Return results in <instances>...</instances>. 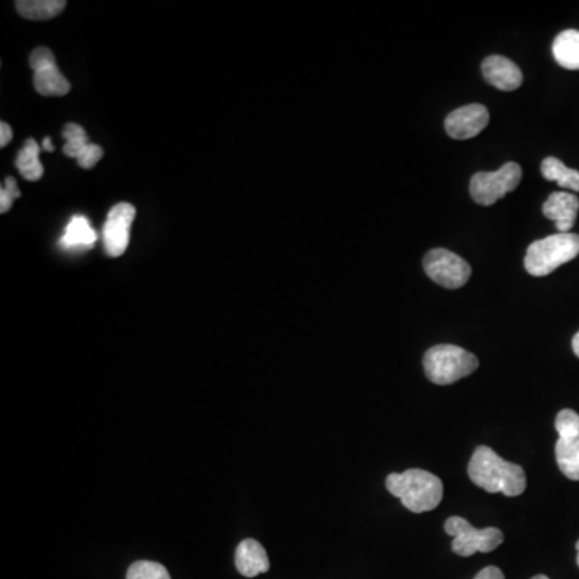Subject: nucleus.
<instances>
[{
    "instance_id": "nucleus-21",
    "label": "nucleus",
    "mask_w": 579,
    "mask_h": 579,
    "mask_svg": "<svg viewBox=\"0 0 579 579\" xmlns=\"http://www.w3.org/2000/svg\"><path fill=\"white\" fill-rule=\"evenodd\" d=\"M126 579H171V576L161 563L139 560L129 567Z\"/></svg>"
},
{
    "instance_id": "nucleus-2",
    "label": "nucleus",
    "mask_w": 579,
    "mask_h": 579,
    "mask_svg": "<svg viewBox=\"0 0 579 579\" xmlns=\"http://www.w3.org/2000/svg\"><path fill=\"white\" fill-rule=\"evenodd\" d=\"M386 489L414 514L430 512L443 501V481L427 470L391 473L386 477Z\"/></svg>"
},
{
    "instance_id": "nucleus-14",
    "label": "nucleus",
    "mask_w": 579,
    "mask_h": 579,
    "mask_svg": "<svg viewBox=\"0 0 579 579\" xmlns=\"http://www.w3.org/2000/svg\"><path fill=\"white\" fill-rule=\"evenodd\" d=\"M95 240H97V232L92 229L89 219L84 216H74L66 226L60 245L65 250H86V248L94 247Z\"/></svg>"
},
{
    "instance_id": "nucleus-26",
    "label": "nucleus",
    "mask_w": 579,
    "mask_h": 579,
    "mask_svg": "<svg viewBox=\"0 0 579 579\" xmlns=\"http://www.w3.org/2000/svg\"><path fill=\"white\" fill-rule=\"evenodd\" d=\"M13 198L10 197L7 190H0V213L5 214L12 208Z\"/></svg>"
},
{
    "instance_id": "nucleus-30",
    "label": "nucleus",
    "mask_w": 579,
    "mask_h": 579,
    "mask_svg": "<svg viewBox=\"0 0 579 579\" xmlns=\"http://www.w3.org/2000/svg\"><path fill=\"white\" fill-rule=\"evenodd\" d=\"M576 551H578V557H576V562H578V567H579V541H578V543H576Z\"/></svg>"
},
{
    "instance_id": "nucleus-17",
    "label": "nucleus",
    "mask_w": 579,
    "mask_h": 579,
    "mask_svg": "<svg viewBox=\"0 0 579 579\" xmlns=\"http://www.w3.org/2000/svg\"><path fill=\"white\" fill-rule=\"evenodd\" d=\"M34 87L44 97H63L71 91V84L57 66L34 73Z\"/></svg>"
},
{
    "instance_id": "nucleus-27",
    "label": "nucleus",
    "mask_w": 579,
    "mask_h": 579,
    "mask_svg": "<svg viewBox=\"0 0 579 579\" xmlns=\"http://www.w3.org/2000/svg\"><path fill=\"white\" fill-rule=\"evenodd\" d=\"M4 189L7 190V193H9L13 200H15V198L21 197V192L20 189H18L17 181H15L13 177H7Z\"/></svg>"
},
{
    "instance_id": "nucleus-3",
    "label": "nucleus",
    "mask_w": 579,
    "mask_h": 579,
    "mask_svg": "<svg viewBox=\"0 0 579 579\" xmlns=\"http://www.w3.org/2000/svg\"><path fill=\"white\" fill-rule=\"evenodd\" d=\"M478 358L456 345L433 346L423 356V369L435 385H452L478 369Z\"/></svg>"
},
{
    "instance_id": "nucleus-16",
    "label": "nucleus",
    "mask_w": 579,
    "mask_h": 579,
    "mask_svg": "<svg viewBox=\"0 0 579 579\" xmlns=\"http://www.w3.org/2000/svg\"><path fill=\"white\" fill-rule=\"evenodd\" d=\"M65 0H20L17 10L26 20L46 21L58 17L65 10Z\"/></svg>"
},
{
    "instance_id": "nucleus-15",
    "label": "nucleus",
    "mask_w": 579,
    "mask_h": 579,
    "mask_svg": "<svg viewBox=\"0 0 579 579\" xmlns=\"http://www.w3.org/2000/svg\"><path fill=\"white\" fill-rule=\"evenodd\" d=\"M555 62L565 70H579V31L567 29L555 37L552 44Z\"/></svg>"
},
{
    "instance_id": "nucleus-9",
    "label": "nucleus",
    "mask_w": 579,
    "mask_h": 579,
    "mask_svg": "<svg viewBox=\"0 0 579 579\" xmlns=\"http://www.w3.org/2000/svg\"><path fill=\"white\" fill-rule=\"evenodd\" d=\"M134 219H136V208L131 203H118L108 213L107 222L103 227V242L111 258L123 256L128 250Z\"/></svg>"
},
{
    "instance_id": "nucleus-18",
    "label": "nucleus",
    "mask_w": 579,
    "mask_h": 579,
    "mask_svg": "<svg viewBox=\"0 0 579 579\" xmlns=\"http://www.w3.org/2000/svg\"><path fill=\"white\" fill-rule=\"evenodd\" d=\"M541 173H543L544 179L557 182L562 189L579 192V171L568 168L557 158H546L541 165Z\"/></svg>"
},
{
    "instance_id": "nucleus-22",
    "label": "nucleus",
    "mask_w": 579,
    "mask_h": 579,
    "mask_svg": "<svg viewBox=\"0 0 579 579\" xmlns=\"http://www.w3.org/2000/svg\"><path fill=\"white\" fill-rule=\"evenodd\" d=\"M29 66L33 68L34 73H37V71L46 70V68H54L57 63H55L54 54L49 49L39 47L29 57Z\"/></svg>"
},
{
    "instance_id": "nucleus-4",
    "label": "nucleus",
    "mask_w": 579,
    "mask_h": 579,
    "mask_svg": "<svg viewBox=\"0 0 579 579\" xmlns=\"http://www.w3.org/2000/svg\"><path fill=\"white\" fill-rule=\"evenodd\" d=\"M579 255L578 234H555L531 243L526 251L525 269L534 277L549 276Z\"/></svg>"
},
{
    "instance_id": "nucleus-13",
    "label": "nucleus",
    "mask_w": 579,
    "mask_h": 579,
    "mask_svg": "<svg viewBox=\"0 0 579 579\" xmlns=\"http://www.w3.org/2000/svg\"><path fill=\"white\" fill-rule=\"evenodd\" d=\"M235 567L247 578L263 575L271 568L266 549L256 539H245L235 551Z\"/></svg>"
},
{
    "instance_id": "nucleus-25",
    "label": "nucleus",
    "mask_w": 579,
    "mask_h": 579,
    "mask_svg": "<svg viewBox=\"0 0 579 579\" xmlns=\"http://www.w3.org/2000/svg\"><path fill=\"white\" fill-rule=\"evenodd\" d=\"M12 140V128L7 123H0V147H7Z\"/></svg>"
},
{
    "instance_id": "nucleus-7",
    "label": "nucleus",
    "mask_w": 579,
    "mask_h": 579,
    "mask_svg": "<svg viewBox=\"0 0 579 579\" xmlns=\"http://www.w3.org/2000/svg\"><path fill=\"white\" fill-rule=\"evenodd\" d=\"M559 441L555 444V459L560 472L570 480L579 481V414L563 409L555 419Z\"/></svg>"
},
{
    "instance_id": "nucleus-5",
    "label": "nucleus",
    "mask_w": 579,
    "mask_h": 579,
    "mask_svg": "<svg viewBox=\"0 0 579 579\" xmlns=\"http://www.w3.org/2000/svg\"><path fill=\"white\" fill-rule=\"evenodd\" d=\"M444 531L452 536V552L460 557H470L477 552H493L504 543V533L494 526L485 530L473 528L472 523L462 517H451L444 523Z\"/></svg>"
},
{
    "instance_id": "nucleus-1",
    "label": "nucleus",
    "mask_w": 579,
    "mask_h": 579,
    "mask_svg": "<svg viewBox=\"0 0 579 579\" xmlns=\"http://www.w3.org/2000/svg\"><path fill=\"white\" fill-rule=\"evenodd\" d=\"M470 480L485 489L486 493H502L517 497L525 493L526 475L520 465L512 464L497 456L488 446H480L473 452L469 464Z\"/></svg>"
},
{
    "instance_id": "nucleus-24",
    "label": "nucleus",
    "mask_w": 579,
    "mask_h": 579,
    "mask_svg": "<svg viewBox=\"0 0 579 579\" xmlns=\"http://www.w3.org/2000/svg\"><path fill=\"white\" fill-rule=\"evenodd\" d=\"M475 579H506V576L497 567H486L475 576Z\"/></svg>"
},
{
    "instance_id": "nucleus-12",
    "label": "nucleus",
    "mask_w": 579,
    "mask_h": 579,
    "mask_svg": "<svg viewBox=\"0 0 579 579\" xmlns=\"http://www.w3.org/2000/svg\"><path fill=\"white\" fill-rule=\"evenodd\" d=\"M578 211L579 198L568 192L551 193L543 205L544 216L555 221L559 234H568L575 226Z\"/></svg>"
},
{
    "instance_id": "nucleus-10",
    "label": "nucleus",
    "mask_w": 579,
    "mask_h": 579,
    "mask_svg": "<svg viewBox=\"0 0 579 579\" xmlns=\"http://www.w3.org/2000/svg\"><path fill=\"white\" fill-rule=\"evenodd\" d=\"M489 111L480 103H472L449 113L444 128L452 139L465 140L477 137L488 126Z\"/></svg>"
},
{
    "instance_id": "nucleus-6",
    "label": "nucleus",
    "mask_w": 579,
    "mask_h": 579,
    "mask_svg": "<svg viewBox=\"0 0 579 579\" xmlns=\"http://www.w3.org/2000/svg\"><path fill=\"white\" fill-rule=\"evenodd\" d=\"M522 176V168L517 163H506L494 173H477L470 181V195L478 205H494L517 189Z\"/></svg>"
},
{
    "instance_id": "nucleus-8",
    "label": "nucleus",
    "mask_w": 579,
    "mask_h": 579,
    "mask_svg": "<svg viewBox=\"0 0 579 579\" xmlns=\"http://www.w3.org/2000/svg\"><path fill=\"white\" fill-rule=\"evenodd\" d=\"M423 269L435 284L449 290L464 287L472 277L470 264L456 253L444 248L428 251L427 256L423 258Z\"/></svg>"
},
{
    "instance_id": "nucleus-20",
    "label": "nucleus",
    "mask_w": 579,
    "mask_h": 579,
    "mask_svg": "<svg viewBox=\"0 0 579 579\" xmlns=\"http://www.w3.org/2000/svg\"><path fill=\"white\" fill-rule=\"evenodd\" d=\"M63 137H65L66 144L63 147V153H65L66 157L76 158L78 160L81 157V153L86 150L87 145V134L84 131V128H81L79 124H66L65 128H63Z\"/></svg>"
},
{
    "instance_id": "nucleus-31",
    "label": "nucleus",
    "mask_w": 579,
    "mask_h": 579,
    "mask_svg": "<svg viewBox=\"0 0 579 579\" xmlns=\"http://www.w3.org/2000/svg\"><path fill=\"white\" fill-rule=\"evenodd\" d=\"M531 579H549V578H547V576H544V575H538V576H534V578H531Z\"/></svg>"
},
{
    "instance_id": "nucleus-11",
    "label": "nucleus",
    "mask_w": 579,
    "mask_h": 579,
    "mask_svg": "<svg viewBox=\"0 0 579 579\" xmlns=\"http://www.w3.org/2000/svg\"><path fill=\"white\" fill-rule=\"evenodd\" d=\"M483 78L499 91H517L522 86L523 73L517 63L501 55H491L481 63Z\"/></svg>"
},
{
    "instance_id": "nucleus-19",
    "label": "nucleus",
    "mask_w": 579,
    "mask_h": 579,
    "mask_svg": "<svg viewBox=\"0 0 579 579\" xmlns=\"http://www.w3.org/2000/svg\"><path fill=\"white\" fill-rule=\"evenodd\" d=\"M39 153H41V148L33 139L26 140L25 147L18 153L17 168L20 169L21 176L25 177L26 181H39L44 174Z\"/></svg>"
},
{
    "instance_id": "nucleus-28",
    "label": "nucleus",
    "mask_w": 579,
    "mask_h": 579,
    "mask_svg": "<svg viewBox=\"0 0 579 579\" xmlns=\"http://www.w3.org/2000/svg\"><path fill=\"white\" fill-rule=\"evenodd\" d=\"M571 346H573V351H575L576 356L579 358V332L576 333L575 337H573V343H571Z\"/></svg>"
},
{
    "instance_id": "nucleus-23",
    "label": "nucleus",
    "mask_w": 579,
    "mask_h": 579,
    "mask_svg": "<svg viewBox=\"0 0 579 579\" xmlns=\"http://www.w3.org/2000/svg\"><path fill=\"white\" fill-rule=\"evenodd\" d=\"M103 157V150L102 147L99 145H87L86 150L81 153V157L78 158V163L81 168L84 169H91L94 168Z\"/></svg>"
},
{
    "instance_id": "nucleus-29",
    "label": "nucleus",
    "mask_w": 579,
    "mask_h": 579,
    "mask_svg": "<svg viewBox=\"0 0 579 579\" xmlns=\"http://www.w3.org/2000/svg\"><path fill=\"white\" fill-rule=\"evenodd\" d=\"M44 150H47V152H54L55 150L54 145H52V140H50V137H46V139H44Z\"/></svg>"
}]
</instances>
